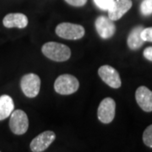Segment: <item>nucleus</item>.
<instances>
[{"label": "nucleus", "mask_w": 152, "mask_h": 152, "mask_svg": "<svg viewBox=\"0 0 152 152\" xmlns=\"http://www.w3.org/2000/svg\"><path fill=\"white\" fill-rule=\"evenodd\" d=\"M143 141L148 147L152 148V124L148 126L143 134Z\"/></svg>", "instance_id": "2eb2a0df"}, {"label": "nucleus", "mask_w": 152, "mask_h": 152, "mask_svg": "<svg viewBox=\"0 0 152 152\" xmlns=\"http://www.w3.org/2000/svg\"><path fill=\"white\" fill-rule=\"evenodd\" d=\"M67 4L75 7H82L86 4L87 0H65Z\"/></svg>", "instance_id": "6ab92c4d"}, {"label": "nucleus", "mask_w": 152, "mask_h": 152, "mask_svg": "<svg viewBox=\"0 0 152 152\" xmlns=\"http://www.w3.org/2000/svg\"><path fill=\"white\" fill-rule=\"evenodd\" d=\"M135 99L143 111L152 112V91L150 89L145 86L139 87L136 90Z\"/></svg>", "instance_id": "9b49d317"}, {"label": "nucleus", "mask_w": 152, "mask_h": 152, "mask_svg": "<svg viewBox=\"0 0 152 152\" xmlns=\"http://www.w3.org/2000/svg\"><path fill=\"white\" fill-rule=\"evenodd\" d=\"M98 75L107 86L113 89H118L122 85L118 72L112 66L103 65L100 67Z\"/></svg>", "instance_id": "6e6552de"}, {"label": "nucleus", "mask_w": 152, "mask_h": 152, "mask_svg": "<svg viewBox=\"0 0 152 152\" xmlns=\"http://www.w3.org/2000/svg\"><path fill=\"white\" fill-rule=\"evenodd\" d=\"M140 11L144 15L152 14V0H144L140 4Z\"/></svg>", "instance_id": "dca6fc26"}, {"label": "nucleus", "mask_w": 152, "mask_h": 152, "mask_svg": "<svg viewBox=\"0 0 152 152\" xmlns=\"http://www.w3.org/2000/svg\"><path fill=\"white\" fill-rule=\"evenodd\" d=\"M20 87L26 96L34 98L37 96L41 89V79L36 74H27L22 77Z\"/></svg>", "instance_id": "39448f33"}, {"label": "nucleus", "mask_w": 152, "mask_h": 152, "mask_svg": "<svg viewBox=\"0 0 152 152\" xmlns=\"http://www.w3.org/2000/svg\"><path fill=\"white\" fill-rule=\"evenodd\" d=\"M143 54H144V57L146 59L150 60V61L152 62V47H149V48L145 49Z\"/></svg>", "instance_id": "aec40b11"}, {"label": "nucleus", "mask_w": 152, "mask_h": 152, "mask_svg": "<svg viewBox=\"0 0 152 152\" xmlns=\"http://www.w3.org/2000/svg\"><path fill=\"white\" fill-rule=\"evenodd\" d=\"M95 26L99 36L103 39L111 38L116 32V26L108 17L101 15L96 20Z\"/></svg>", "instance_id": "1a4fd4ad"}, {"label": "nucleus", "mask_w": 152, "mask_h": 152, "mask_svg": "<svg viewBox=\"0 0 152 152\" xmlns=\"http://www.w3.org/2000/svg\"><path fill=\"white\" fill-rule=\"evenodd\" d=\"M80 83L77 78L71 75H59L54 82V90L60 95H71L78 91Z\"/></svg>", "instance_id": "f03ea898"}, {"label": "nucleus", "mask_w": 152, "mask_h": 152, "mask_svg": "<svg viewBox=\"0 0 152 152\" xmlns=\"http://www.w3.org/2000/svg\"><path fill=\"white\" fill-rule=\"evenodd\" d=\"M56 34L66 40H79L85 36V28L80 25L64 22L57 26Z\"/></svg>", "instance_id": "7ed1b4c3"}, {"label": "nucleus", "mask_w": 152, "mask_h": 152, "mask_svg": "<svg viewBox=\"0 0 152 152\" xmlns=\"http://www.w3.org/2000/svg\"><path fill=\"white\" fill-rule=\"evenodd\" d=\"M42 52L48 58L55 62H65L70 58V48L64 44L49 42L42 48Z\"/></svg>", "instance_id": "f257e3e1"}, {"label": "nucleus", "mask_w": 152, "mask_h": 152, "mask_svg": "<svg viewBox=\"0 0 152 152\" xmlns=\"http://www.w3.org/2000/svg\"><path fill=\"white\" fill-rule=\"evenodd\" d=\"M141 37L144 42H152V27L144 28L141 31Z\"/></svg>", "instance_id": "a211bd4d"}, {"label": "nucleus", "mask_w": 152, "mask_h": 152, "mask_svg": "<svg viewBox=\"0 0 152 152\" xmlns=\"http://www.w3.org/2000/svg\"><path fill=\"white\" fill-rule=\"evenodd\" d=\"M96 5L102 10H108L113 6L114 0H94Z\"/></svg>", "instance_id": "f3484780"}, {"label": "nucleus", "mask_w": 152, "mask_h": 152, "mask_svg": "<svg viewBox=\"0 0 152 152\" xmlns=\"http://www.w3.org/2000/svg\"><path fill=\"white\" fill-rule=\"evenodd\" d=\"M132 0H114L113 6L109 9L108 18L113 21L118 20L132 7Z\"/></svg>", "instance_id": "9d476101"}, {"label": "nucleus", "mask_w": 152, "mask_h": 152, "mask_svg": "<svg viewBox=\"0 0 152 152\" xmlns=\"http://www.w3.org/2000/svg\"><path fill=\"white\" fill-rule=\"evenodd\" d=\"M144 27L140 26L134 27L129 35L128 37V46L129 48L132 50H137L140 48H141L144 44V41L141 37V31H143Z\"/></svg>", "instance_id": "4468645a"}, {"label": "nucleus", "mask_w": 152, "mask_h": 152, "mask_svg": "<svg viewBox=\"0 0 152 152\" xmlns=\"http://www.w3.org/2000/svg\"><path fill=\"white\" fill-rule=\"evenodd\" d=\"M116 113V102L113 98L103 99L98 107L97 117L102 124H107L113 122Z\"/></svg>", "instance_id": "423d86ee"}, {"label": "nucleus", "mask_w": 152, "mask_h": 152, "mask_svg": "<svg viewBox=\"0 0 152 152\" xmlns=\"http://www.w3.org/2000/svg\"><path fill=\"white\" fill-rule=\"evenodd\" d=\"M55 139L56 134L53 131H44L33 139L30 148L32 152H43L52 145Z\"/></svg>", "instance_id": "0eeeda50"}, {"label": "nucleus", "mask_w": 152, "mask_h": 152, "mask_svg": "<svg viewBox=\"0 0 152 152\" xmlns=\"http://www.w3.org/2000/svg\"><path fill=\"white\" fill-rule=\"evenodd\" d=\"M10 128L17 135L26 134L29 128V120L26 113L20 109L13 111L10 119Z\"/></svg>", "instance_id": "20e7f679"}, {"label": "nucleus", "mask_w": 152, "mask_h": 152, "mask_svg": "<svg viewBox=\"0 0 152 152\" xmlns=\"http://www.w3.org/2000/svg\"><path fill=\"white\" fill-rule=\"evenodd\" d=\"M3 24L6 28L23 29L27 26L28 18L21 13H11L5 15L3 20Z\"/></svg>", "instance_id": "f8f14e48"}, {"label": "nucleus", "mask_w": 152, "mask_h": 152, "mask_svg": "<svg viewBox=\"0 0 152 152\" xmlns=\"http://www.w3.org/2000/svg\"><path fill=\"white\" fill-rule=\"evenodd\" d=\"M15 109L13 99L8 95L0 96V121L6 119L10 117Z\"/></svg>", "instance_id": "ddd939ff"}]
</instances>
